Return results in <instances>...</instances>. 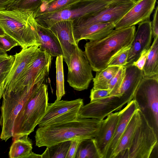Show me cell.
Masks as SVG:
<instances>
[{
  "mask_svg": "<svg viewBox=\"0 0 158 158\" xmlns=\"http://www.w3.org/2000/svg\"><path fill=\"white\" fill-rule=\"evenodd\" d=\"M103 119L78 118L61 124L39 127L35 136V145L38 147H47L76 139L93 138L97 135Z\"/></svg>",
  "mask_w": 158,
  "mask_h": 158,
  "instance_id": "obj_1",
  "label": "cell"
},
{
  "mask_svg": "<svg viewBox=\"0 0 158 158\" xmlns=\"http://www.w3.org/2000/svg\"><path fill=\"white\" fill-rule=\"evenodd\" d=\"M50 69V67L46 66L32 83L23 89H2L0 116V138L2 140L6 142L12 137L14 122L18 114L30 96L37 91L43 84L46 83Z\"/></svg>",
  "mask_w": 158,
  "mask_h": 158,
  "instance_id": "obj_2",
  "label": "cell"
},
{
  "mask_svg": "<svg viewBox=\"0 0 158 158\" xmlns=\"http://www.w3.org/2000/svg\"><path fill=\"white\" fill-rule=\"evenodd\" d=\"M135 32V26L115 29L101 40L87 42L85 52L92 70L100 71L107 67L113 56L131 45Z\"/></svg>",
  "mask_w": 158,
  "mask_h": 158,
  "instance_id": "obj_3",
  "label": "cell"
},
{
  "mask_svg": "<svg viewBox=\"0 0 158 158\" xmlns=\"http://www.w3.org/2000/svg\"><path fill=\"white\" fill-rule=\"evenodd\" d=\"M37 24L33 11L16 8L0 10V27L22 48L38 46Z\"/></svg>",
  "mask_w": 158,
  "mask_h": 158,
  "instance_id": "obj_4",
  "label": "cell"
},
{
  "mask_svg": "<svg viewBox=\"0 0 158 158\" xmlns=\"http://www.w3.org/2000/svg\"><path fill=\"white\" fill-rule=\"evenodd\" d=\"M48 101V85L44 83L26 101L18 114L14 122L13 140L29 135L34 131L46 111Z\"/></svg>",
  "mask_w": 158,
  "mask_h": 158,
  "instance_id": "obj_5",
  "label": "cell"
},
{
  "mask_svg": "<svg viewBox=\"0 0 158 158\" xmlns=\"http://www.w3.org/2000/svg\"><path fill=\"white\" fill-rule=\"evenodd\" d=\"M133 99L158 135V75L150 77L143 76Z\"/></svg>",
  "mask_w": 158,
  "mask_h": 158,
  "instance_id": "obj_6",
  "label": "cell"
},
{
  "mask_svg": "<svg viewBox=\"0 0 158 158\" xmlns=\"http://www.w3.org/2000/svg\"><path fill=\"white\" fill-rule=\"evenodd\" d=\"M114 2L81 0L60 10L35 16L38 24L48 28L60 21L73 20L91 15L105 8Z\"/></svg>",
  "mask_w": 158,
  "mask_h": 158,
  "instance_id": "obj_7",
  "label": "cell"
},
{
  "mask_svg": "<svg viewBox=\"0 0 158 158\" xmlns=\"http://www.w3.org/2000/svg\"><path fill=\"white\" fill-rule=\"evenodd\" d=\"M140 116L128 150V158H150L154 149L158 148V135L141 112Z\"/></svg>",
  "mask_w": 158,
  "mask_h": 158,
  "instance_id": "obj_8",
  "label": "cell"
},
{
  "mask_svg": "<svg viewBox=\"0 0 158 158\" xmlns=\"http://www.w3.org/2000/svg\"><path fill=\"white\" fill-rule=\"evenodd\" d=\"M83 100L78 98L71 101L56 100L48 103L46 111L40 120L39 127L61 124L78 118Z\"/></svg>",
  "mask_w": 158,
  "mask_h": 158,
  "instance_id": "obj_9",
  "label": "cell"
},
{
  "mask_svg": "<svg viewBox=\"0 0 158 158\" xmlns=\"http://www.w3.org/2000/svg\"><path fill=\"white\" fill-rule=\"evenodd\" d=\"M68 68L67 81L69 85L78 91L87 89L93 78L92 69L85 51L78 45L70 56Z\"/></svg>",
  "mask_w": 158,
  "mask_h": 158,
  "instance_id": "obj_10",
  "label": "cell"
},
{
  "mask_svg": "<svg viewBox=\"0 0 158 158\" xmlns=\"http://www.w3.org/2000/svg\"><path fill=\"white\" fill-rule=\"evenodd\" d=\"M131 101L123 96L109 95L90 102L89 103L83 105L79 110L78 118H94L103 119L113 112L120 110L125 105Z\"/></svg>",
  "mask_w": 158,
  "mask_h": 158,
  "instance_id": "obj_11",
  "label": "cell"
},
{
  "mask_svg": "<svg viewBox=\"0 0 158 158\" xmlns=\"http://www.w3.org/2000/svg\"><path fill=\"white\" fill-rule=\"evenodd\" d=\"M136 0L114 2L105 8L91 15L73 20V27H80L97 23L115 24L136 3Z\"/></svg>",
  "mask_w": 158,
  "mask_h": 158,
  "instance_id": "obj_12",
  "label": "cell"
},
{
  "mask_svg": "<svg viewBox=\"0 0 158 158\" xmlns=\"http://www.w3.org/2000/svg\"><path fill=\"white\" fill-rule=\"evenodd\" d=\"M157 0H137L136 3L115 24V29L135 26L150 19Z\"/></svg>",
  "mask_w": 158,
  "mask_h": 158,
  "instance_id": "obj_13",
  "label": "cell"
},
{
  "mask_svg": "<svg viewBox=\"0 0 158 158\" xmlns=\"http://www.w3.org/2000/svg\"><path fill=\"white\" fill-rule=\"evenodd\" d=\"M40 51L38 45H33L22 48L20 52L14 55V63L6 77L2 83L3 89H9L13 87L26 66Z\"/></svg>",
  "mask_w": 158,
  "mask_h": 158,
  "instance_id": "obj_14",
  "label": "cell"
},
{
  "mask_svg": "<svg viewBox=\"0 0 158 158\" xmlns=\"http://www.w3.org/2000/svg\"><path fill=\"white\" fill-rule=\"evenodd\" d=\"M48 28L58 39L62 50L63 60L68 67L70 56L78 45L76 44L73 37V20L59 21Z\"/></svg>",
  "mask_w": 158,
  "mask_h": 158,
  "instance_id": "obj_15",
  "label": "cell"
},
{
  "mask_svg": "<svg viewBox=\"0 0 158 158\" xmlns=\"http://www.w3.org/2000/svg\"><path fill=\"white\" fill-rule=\"evenodd\" d=\"M152 37L150 19L139 24L137 29L135 33L131 45L127 65L132 64L136 61L143 51L150 48Z\"/></svg>",
  "mask_w": 158,
  "mask_h": 158,
  "instance_id": "obj_16",
  "label": "cell"
},
{
  "mask_svg": "<svg viewBox=\"0 0 158 158\" xmlns=\"http://www.w3.org/2000/svg\"><path fill=\"white\" fill-rule=\"evenodd\" d=\"M52 60V56L49 53L40 50L26 66L12 89H22L32 83L41 71L48 64H51Z\"/></svg>",
  "mask_w": 158,
  "mask_h": 158,
  "instance_id": "obj_17",
  "label": "cell"
},
{
  "mask_svg": "<svg viewBox=\"0 0 158 158\" xmlns=\"http://www.w3.org/2000/svg\"><path fill=\"white\" fill-rule=\"evenodd\" d=\"M120 111L112 113L103 119L96 135L93 138L100 158H105L108 146L115 132L120 117Z\"/></svg>",
  "mask_w": 158,
  "mask_h": 158,
  "instance_id": "obj_18",
  "label": "cell"
},
{
  "mask_svg": "<svg viewBox=\"0 0 158 158\" xmlns=\"http://www.w3.org/2000/svg\"><path fill=\"white\" fill-rule=\"evenodd\" d=\"M115 28L114 23H97L80 27H73V35L78 44L82 40H99L106 36Z\"/></svg>",
  "mask_w": 158,
  "mask_h": 158,
  "instance_id": "obj_19",
  "label": "cell"
},
{
  "mask_svg": "<svg viewBox=\"0 0 158 158\" xmlns=\"http://www.w3.org/2000/svg\"><path fill=\"white\" fill-rule=\"evenodd\" d=\"M138 109L135 101L132 99L120 110L119 119L113 138L107 149L105 158H111L119 140L134 113Z\"/></svg>",
  "mask_w": 158,
  "mask_h": 158,
  "instance_id": "obj_20",
  "label": "cell"
},
{
  "mask_svg": "<svg viewBox=\"0 0 158 158\" xmlns=\"http://www.w3.org/2000/svg\"><path fill=\"white\" fill-rule=\"evenodd\" d=\"M140 112L138 109L134 113L122 134L111 158H128V150L135 129L140 122Z\"/></svg>",
  "mask_w": 158,
  "mask_h": 158,
  "instance_id": "obj_21",
  "label": "cell"
},
{
  "mask_svg": "<svg viewBox=\"0 0 158 158\" xmlns=\"http://www.w3.org/2000/svg\"><path fill=\"white\" fill-rule=\"evenodd\" d=\"M37 31L38 46L41 51L46 52L52 57L63 56L58 39L49 29L37 23Z\"/></svg>",
  "mask_w": 158,
  "mask_h": 158,
  "instance_id": "obj_22",
  "label": "cell"
},
{
  "mask_svg": "<svg viewBox=\"0 0 158 158\" xmlns=\"http://www.w3.org/2000/svg\"><path fill=\"white\" fill-rule=\"evenodd\" d=\"M125 77L120 88L118 96H123L131 101L143 77L142 70L132 64L125 66Z\"/></svg>",
  "mask_w": 158,
  "mask_h": 158,
  "instance_id": "obj_23",
  "label": "cell"
},
{
  "mask_svg": "<svg viewBox=\"0 0 158 158\" xmlns=\"http://www.w3.org/2000/svg\"><path fill=\"white\" fill-rule=\"evenodd\" d=\"M28 135L19 136L13 139L9 152L10 158H27L32 149V142Z\"/></svg>",
  "mask_w": 158,
  "mask_h": 158,
  "instance_id": "obj_24",
  "label": "cell"
},
{
  "mask_svg": "<svg viewBox=\"0 0 158 158\" xmlns=\"http://www.w3.org/2000/svg\"><path fill=\"white\" fill-rule=\"evenodd\" d=\"M158 37L154 39L142 69L143 77L158 75Z\"/></svg>",
  "mask_w": 158,
  "mask_h": 158,
  "instance_id": "obj_25",
  "label": "cell"
},
{
  "mask_svg": "<svg viewBox=\"0 0 158 158\" xmlns=\"http://www.w3.org/2000/svg\"><path fill=\"white\" fill-rule=\"evenodd\" d=\"M120 67L107 66L100 71L96 72L95 77L93 78V88L95 89H108L109 82L118 71Z\"/></svg>",
  "mask_w": 158,
  "mask_h": 158,
  "instance_id": "obj_26",
  "label": "cell"
},
{
  "mask_svg": "<svg viewBox=\"0 0 158 158\" xmlns=\"http://www.w3.org/2000/svg\"><path fill=\"white\" fill-rule=\"evenodd\" d=\"M81 0H46L34 11L35 16L53 13Z\"/></svg>",
  "mask_w": 158,
  "mask_h": 158,
  "instance_id": "obj_27",
  "label": "cell"
},
{
  "mask_svg": "<svg viewBox=\"0 0 158 158\" xmlns=\"http://www.w3.org/2000/svg\"><path fill=\"white\" fill-rule=\"evenodd\" d=\"M75 158H100L93 138L84 139L81 141Z\"/></svg>",
  "mask_w": 158,
  "mask_h": 158,
  "instance_id": "obj_28",
  "label": "cell"
},
{
  "mask_svg": "<svg viewBox=\"0 0 158 158\" xmlns=\"http://www.w3.org/2000/svg\"><path fill=\"white\" fill-rule=\"evenodd\" d=\"M70 143L71 141H65L47 147L42 158H66Z\"/></svg>",
  "mask_w": 158,
  "mask_h": 158,
  "instance_id": "obj_29",
  "label": "cell"
},
{
  "mask_svg": "<svg viewBox=\"0 0 158 158\" xmlns=\"http://www.w3.org/2000/svg\"><path fill=\"white\" fill-rule=\"evenodd\" d=\"M63 55L56 56V91L57 100H60L65 94L63 65Z\"/></svg>",
  "mask_w": 158,
  "mask_h": 158,
  "instance_id": "obj_30",
  "label": "cell"
},
{
  "mask_svg": "<svg viewBox=\"0 0 158 158\" xmlns=\"http://www.w3.org/2000/svg\"><path fill=\"white\" fill-rule=\"evenodd\" d=\"M125 66H120L117 73L110 81L108 87L110 95L119 96V90L125 77Z\"/></svg>",
  "mask_w": 158,
  "mask_h": 158,
  "instance_id": "obj_31",
  "label": "cell"
},
{
  "mask_svg": "<svg viewBox=\"0 0 158 158\" xmlns=\"http://www.w3.org/2000/svg\"><path fill=\"white\" fill-rule=\"evenodd\" d=\"M131 45L122 49L113 56L110 60L108 66H125L127 64V59Z\"/></svg>",
  "mask_w": 158,
  "mask_h": 158,
  "instance_id": "obj_32",
  "label": "cell"
},
{
  "mask_svg": "<svg viewBox=\"0 0 158 158\" xmlns=\"http://www.w3.org/2000/svg\"><path fill=\"white\" fill-rule=\"evenodd\" d=\"M15 60L14 56H8L0 61V84L5 80Z\"/></svg>",
  "mask_w": 158,
  "mask_h": 158,
  "instance_id": "obj_33",
  "label": "cell"
},
{
  "mask_svg": "<svg viewBox=\"0 0 158 158\" xmlns=\"http://www.w3.org/2000/svg\"><path fill=\"white\" fill-rule=\"evenodd\" d=\"M42 0H21L14 8L34 11L41 4Z\"/></svg>",
  "mask_w": 158,
  "mask_h": 158,
  "instance_id": "obj_34",
  "label": "cell"
},
{
  "mask_svg": "<svg viewBox=\"0 0 158 158\" xmlns=\"http://www.w3.org/2000/svg\"><path fill=\"white\" fill-rule=\"evenodd\" d=\"M18 45V43L7 35L5 33L0 35V49L4 52L9 51Z\"/></svg>",
  "mask_w": 158,
  "mask_h": 158,
  "instance_id": "obj_35",
  "label": "cell"
},
{
  "mask_svg": "<svg viewBox=\"0 0 158 158\" xmlns=\"http://www.w3.org/2000/svg\"><path fill=\"white\" fill-rule=\"evenodd\" d=\"M109 89H96L93 88L91 90L89 98L90 102L104 98L110 95Z\"/></svg>",
  "mask_w": 158,
  "mask_h": 158,
  "instance_id": "obj_36",
  "label": "cell"
},
{
  "mask_svg": "<svg viewBox=\"0 0 158 158\" xmlns=\"http://www.w3.org/2000/svg\"><path fill=\"white\" fill-rule=\"evenodd\" d=\"M158 5L155 7L152 20L151 22L152 36L154 39L158 37Z\"/></svg>",
  "mask_w": 158,
  "mask_h": 158,
  "instance_id": "obj_37",
  "label": "cell"
},
{
  "mask_svg": "<svg viewBox=\"0 0 158 158\" xmlns=\"http://www.w3.org/2000/svg\"><path fill=\"white\" fill-rule=\"evenodd\" d=\"M150 49L151 46L149 48L144 49L143 51L138 60L132 64L136 67L139 69L142 70L145 64L147 56Z\"/></svg>",
  "mask_w": 158,
  "mask_h": 158,
  "instance_id": "obj_38",
  "label": "cell"
},
{
  "mask_svg": "<svg viewBox=\"0 0 158 158\" xmlns=\"http://www.w3.org/2000/svg\"><path fill=\"white\" fill-rule=\"evenodd\" d=\"M81 139H76L71 141L66 158H75L78 145Z\"/></svg>",
  "mask_w": 158,
  "mask_h": 158,
  "instance_id": "obj_39",
  "label": "cell"
},
{
  "mask_svg": "<svg viewBox=\"0 0 158 158\" xmlns=\"http://www.w3.org/2000/svg\"><path fill=\"white\" fill-rule=\"evenodd\" d=\"M17 0H0V10L11 9Z\"/></svg>",
  "mask_w": 158,
  "mask_h": 158,
  "instance_id": "obj_40",
  "label": "cell"
},
{
  "mask_svg": "<svg viewBox=\"0 0 158 158\" xmlns=\"http://www.w3.org/2000/svg\"><path fill=\"white\" fill-rule=\"evenodd\" d=\"M27 158H42L41 155L37 154L32 152Z\"/></svg>",
  "mask_w": 158,
  "mask_h": 158,
  "instance_id": "obj_41",
  "label": "cell"
},
{
  "mask_svg": "<svg viewBox=\"0 0 158 158\" xmlns=\"http://www.w3.org/2000/svg\"><path fill=\"white\" fill-rule=\"evenodd\" d=\"M101 1L105 2H128L132 0H95Z\"/></svg>",
  "mask_w": 158,
  "mask_h": 158,
  "instance_id": "obj_42",
  "label": "cell"
},
{
  "mask_svg": "<svg viewBox=\"0 0 158 158\" xmlns=\"http://www.w3.org/2000/svg\"><path fill=\"white\" fill-rule=\"evenodd\" d=\"M8 56L6 52L0 49V57H6Z\"/></svg>",
  "mask_w": 158,
  "mask_h": 158,
  "instance_id": "obj_43",
  "label": "cell"
},
{
  "mask_svg": "<svg viewBox=\"0 0 158 158\" xmlns=\"http://www.w3.org/2000/svg\"><path fill=\"white\" fill-rule=\"evenodd\" d=\"M1 87L0 88V100L2 97V85H1Z\"/></svg>",
  "mask_w": 158,
  "mask_h": 158,
  "instance_id": "obj_44",
  "label": "cell"
},
{
  "mask_svg": "<svg viewBox=\"0 0 158 158\" xmlns=\"http://www.w3.org/2000/svg\"><path fill=\"white\" fill-rule=\"evenodd\" d=\"M20 0H17V1L16 2V3H15V5L11 9L14 8L18 4V3L19 2Z\"/></svg>",
  "mask_w": 158,
  "mask_h": 158,
  "instance_id": "obj_45",
  "label": "cell"
},
{
  "mask_svg": "<svg viewBox=\"0 0 158 158\" xmlns=\"http://www.w3.org/2000/svg\"><path fill=\"white\" fill-rule=\"evenodd\" d=\"M5 33H4L3 31L0 27V35H2L4 34Z\"/></svg>",
  "mask_w": 158,
  "mask_h": 158,
  "instance_id": "obj_46",
  "label": "cell"
},
{
  "mask_svg": "<svg viewBox=\"0 0 158 158\" xmlns=\"http://www.w3.org/2000/svg\"><path fill=\"white\" fill-rule=\"evenodd\" d=\"M6 57H0V61Z\"/></svg>",
  "mask_w": 158,
  "mask_h": 158,
  "instance_id": "obj_47",
  "label": "cell"
},
{
  "mask_svg": "<svg viewBox=\"0 0 158 158\" xmlns=\"http://www.w3.org/2000/svg\"><path fill=\"white\" fill-rule=\"evenodd\" d=\"M45 0H42V2L44 1H45Z\"/></svg>",
  "mask_w": 158,
  "mask_h": 158,
  "instance_id": "obj_48",
  "label": "cell"
},
{
  "mask_svg": "<svg viewBox=\"0 0 158 158\" xmlns=\"http://www.w3.org/2000/svg\"><path fill=\"white\" fill-rule=\"evenodd\" d=\"M0 87H1V85H0Z\"/></svg>",
  "mask_w": 158,
  "mask_h": 158,
  "instance_id": "obj_49",
  "label": "cell"
}]
</instances>
